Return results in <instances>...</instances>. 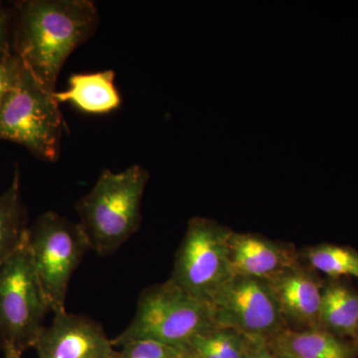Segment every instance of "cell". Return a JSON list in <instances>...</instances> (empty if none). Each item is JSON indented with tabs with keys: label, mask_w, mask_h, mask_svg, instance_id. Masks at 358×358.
<instances>
[{
	"label": "cell",
	"mask_w": 358,
	"mask_h": 358,
	"mask_svg": "<svg viewBox=\"0 0 358 358\" xmlns=\"http://www.w3.org/2000/svg\"><path fill=\"white\" fill-rule=\"evenodd\" d=\"M99 24L90 0H26L13 8V50L25 68L55 93L60 71Z\"/></svg>",
	"instance_id": "cell-1"
},
{
	"label": "cell",
	"mask_w": 358,
	"mask_h": 358,
	"mask_svg": "<svg viewBox=\"0 0 358 358\" xmlns=\"http://www.w3.org/2000/svg\"><path fill=\"white\" fill-rule=\"evenodd\" d=\"M148 181V171L138 164L121 173H101L91 192L76 203L91 250L100 256L110 255L138 230Z\"/></svg>",
	"instance_id": "cell-2"
},
{
	"label": "cell",
	"mask_w": 358,
	"mask_h": 358,
	"mask_svg": "<svg viewBox=\"0 0 358 358\" xmlns=\"http://www.w3.org/2000/svg\"><path fill=\"white\" fill-rule=\"evenodd\" d=\"M213 327L210 303L169 280L141 292L133 320L112 343L121 348L131 341L150 339L183 350L197 334Z\"/></svg>",
	"instance_id": "cell-3"
},
{
	"label": "cell",
	"mask_w": 358,
	"mask_h": 358,
	"mask_svg": "<svg viewBox=\"0 0 358 358\" xmlns=\"http://www.w3.org/2000/svg\"><path fill=\"white\" fill-rule=\"evenodd\" d=\"M64 121L54 93L21 63L17 80L0 106V140L18 143L44 162H57Z\"/></svg>",
	"instance_id": "cell-4"
},
{
	"label": "cell",
	"mask_w": 358,
	"mask_h": 358,
	"mask_svg": "<svg viewBox=\"0 0 358 358\" xmlns=\"http://www.w3.org/2000/svg\"><path fill=\"white\" fill-rule=\"evenodd\" d=\"M28 231V230H27ZM51 308L33 264L27 234L0 268V346L23 352L33 348Z\"/></svg>",
	"instance_id": "cell-5"
},
{
	"label": "cell",
	"mask_w": 358,
	"mask_h": 358,
	"mask_svg": "<svg viewBox=\"0 0 358 358\" xmlns=\"http://www.w3.org/2000/svg\"><path fill=\"white\" fill-rule=\"evenodd\" d=\"M27 240L52 312H65L71 278L91 250L83 228L56 212L47 211L28 228Z\"/></svg>",
	"instance_id": "cell-6"
},
{
	"label": "cell",
	"mask_w": 358,
	"mask_h": 358,
	"mask_svg": "<svg viewBox=\"0 0 358 358\" xmlns=\"http://www.w3.org/2000/svg\"><path fill=\"white\" fill-rule=\"evenodd\" d=\"M232 232L210 219H190L169 280L209 303L235 275L230 257Z\"/></svg>",
	"instance_id": "cell-7"
},
{
	"label": "cell",
	"mask_w": 358,
	"mask_h": 358,
	"mask_svg": "<svg viewBox=\"0 0 358 358\" xmlns=\"http://www.w3.org/2000/svg\"><path fill=\"white\" fill-rule=\"evenodd\" d=\"M215 327L267 345L287 329L270 282L235 275L209 301Z\"/></svg>",
	"instance_id": "cell-8"
},
{
	"label": "cell",
	"mask_w": 358,
	"mask_h": 358,
	"mask_svg": "<svg viewBox=\"0 0 358 358\" xmlns=\"http://www.w3.org/2000/svg\"><path fill=\"white\" fill-rule=\"evenodd\" d=\"M33 348L38 358H115V346L101 324L85 315L55 313Z\"/></svg>",
	"instance_id": "cell-9"
},
{
	"label": "cell",
	"mask_w": 358,
	"mask_h": 358,
	"mask_svg": "<svg viewBox=\"0 0 358 358\" xmlns=\"http://www.w3.org/2000/svg\"><path fill=\"white\" fill-rule=\"evenodd\" d=\"M272 287L287 329L293 331L320 326L322 287L310 268L299 265L268 281Z\"/></svg>",
	"instance_id": "cell-10"
},
{
	"label": "cell",
	"mask_w": 358,
	"mask_h": 358,
	"mask_svg": "<svg viewBox=\"0 0 358 358\" xmlns=\"http://www.w3.org/2000/svg\"><path fill=\"white\" fill-rule=\"evenodd\" d=\"M230 257L234 275L270 281L301 263L294 247L251 233L230 237Z\"/></svg>",
	"instance_id": "cell-11"
},
{
	"label": "cell",
	"mask_w": 358,
	"mask_h": 358,
	"mask_svg": "<svg viewBox=\"0 0 358 358\" xmlns=\"http://www.w3.org/2000/svg\"><path fill=\"white\" fill-rule=\"evenodd\" d=\"M274 355L292 358H353L352 345L324 327L293 331L286 329L271 339Z\"/></svg>",
	"instance_id": "cell-12"
},
{
	"label": "cell",
	"mask_w": 358,
	"mask_h": 358,
	"mask_svg": "<svg viewBox=\"0 0 358 358\" xmlns=\"http://www.w3.org/2000/svg\"><path fill=\"white\" fill-rule=\"evenodd\" d=\"M58 103H71L78 109L91 114L112 112L121 105V96L115 86V72L73 74L69 88L54 93Z\"/></svg>",
	"instance_id": "cell-13"
},
{
	"label": "cell",
	"mask_w": 358,
	"mask_h": 358,
	"mask_svg": "<svg viewBox=\"0 0 358 358\" xmlns=\"http://www.w3.org/2000/svg\"><path fill=\"white\" fill-rule=\"evenodd\" d=\"M320 326L336 336H357L358 294L343 282L322 287Z\"/></svg>",
	"instance_id": "cell-14"
},
{
	"label": "cell",
	"mask_w": 358,
	"mask_h": 358,
	"mask_svg": "<svg viewBox=\"0 0 358 358\" xmlns=\"http://www.w3.org/2000/svg\"><path fill=\"white\" fill-rule=\"evenodd\" d=\"M27 213L20 192V171L10 186L0 194V268L8 260L27 234Z\"/></svg>",
	"instance_id": "cell-15"
},
{
	"label": "cell",
	"mask_w": 358,
	"mask_h": 358,
	"mask_svg": "<svg viewBox=\"0 0 358 358\" xmlns=\"http://www.w3.org/2000/svg\"><path fill=\"white\" fill-rule=\"evenodd\" d=\"M303 256L310 268L334 279L343 275L358 278V253L355 250L322 244L305 250Z\"/></svg>",
	"instance_id": "cell-16"
},
{
	"label": "cell",
	"mask_w": 358,
	"mask_h": 358,
	"mask_svg": "<svg viewBox=\"0 0 358 358\" xmlns=\"http://www.w3.org/2000/svg\"><path fill=\"white\" fill-rule=\"evenodd\" d=\"M196 336L204 341L218 358H245L252 348L262 345L253 343L243 334L225 327H213Z\"/></svg>",
	"instance_id": "cell-17"
},
{
	"label": "cell",
	"mask_w": 358,
	"mask_h": 358,
	"mask_svg": "<svg viewBox=\"0 0 358 358\" xmlns=\"http://www.w3.org/2000/svg\"><path fill=\"white\" fill-rule=\"evenodd\" d=\"M115 358H176L181 350L150 339L131 341L122 345Z\"/></svg>",
	"instance_id": "cell-18"
},
{
	"label": "cell",
	"mask_w": 358,
	"mask_h": 358,
	"mask_svg": "<svg viewBox=\"0 0 358 358\" xmlns=\"http://www.w3.org/2000/svg\"><path fill=\"white\" fill-rule=\"evenodd\" d=\"M20 69V60L14 53L0 60V106L15 84Z\"/></svg>",
	"instance_id": "cell-19"
},
{
	"label": "cell",
	"mask_w": 358,
	"mask_h": 358,
	"mask_svg": "<svg viewBox=\"0 0 358 358\" xmlns=\"http://www.w3.org/2000/svg\"><path fill=\"white\" fill-rule=\"evenodd\" d=\"M13 9L0 4V60L13 53Z\"/></svg>",
	"instance_id": "cell-20"
},
{
	"label": "cell",
	"mask_w": 358,
	"mask_h": 358,
	"mask_svg": "<svg viewBox=\"0 0 358 358\" xmlns=\"http://www.w3.org/2000/svg\"><path fill=\"white\" fill-rule=\"evenodd\" d=\"M245 358H274V357L268 352L267 345H260L252 348Z\"/></svg>",
	"instance_id": "cell-21"
},
{
	"label": "cell",
	"mask_w": 358,
	"mask_h": 358,
	"mask_svg": "<svg viewBox=\"0 0 358 358\" xmlns=\"http://www.w3.org/2000/svg\"><path fill=\"white\" fill-rule=\"evenodd\" d=\"M176 358H201L197 355L194 350H192L190 346H187V348H183L181 350L180 353H179L178 357Z\"/></svg>",
	"instance_id": "cell-22"
},
{
	"label": "cell",
	"mask_w": 358,
	"mask_h": 358,
	"mask_svg": "<svg viewBox=\"0 0 358 358\" xmlns=\"http://www.w3.org/2000/svg\"><path fill=\"white\" fill-rule=\"evenodd\" d=\"M4 352V358H22V352L14 350H6Z\"/></svg>",
	"instance_id": "cell-23"
},
{
	"label": "cell",
	"mask_w": 358,
	"mask_h": 358,
	"mask_svg": "<svg viewBox=\"0 0 358 358\" xmlns=\"http://www.w3.org/2000/svg\"><path fill=\"white\" fill-rule=\"evenodd\" d=\"M275 357L274 358H292V357H285V355H274Z\"/></svg>",
	"instance_id": "cell-24"
},
{
	"label": "cell",
	"mask_w": 358,
	"mask_h": 358,
	"mask_svg": "<svg viewBox=\"0 0 358 358\" xmlns=\"http://www.w3.org/2000/svg\"><path fill=\"white\" fill-rule=\"evenodd\" d=\"M355 338L357 339V343H358V334H357V336H355Z\"/></svg>",
	"instance_id": "cell-25"
}]
</instances>
